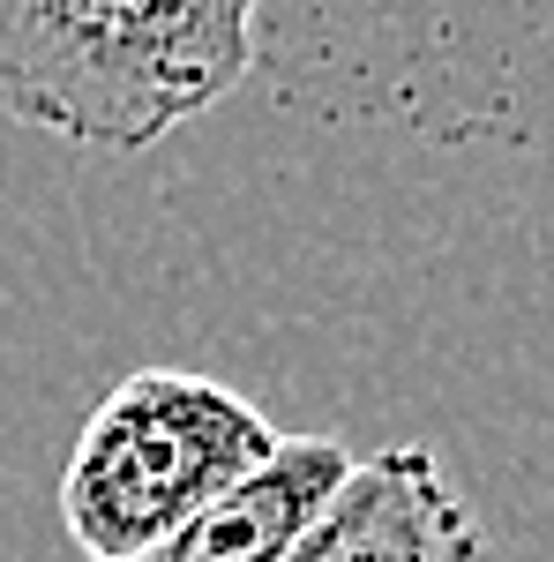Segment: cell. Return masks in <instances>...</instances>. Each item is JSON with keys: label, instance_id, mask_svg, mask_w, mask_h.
Returning <instances> with one entry per match:
<instances>
[{"label": "cell", "instance_id": "6da1fadb", "mask_svg": "<svg viewBox=\"0 0 554 562\" xmlns=\"http://www.w3.org/2000/svg\"><path fill=\"white\" fill-rule=\"evenodd\" d=\"M256 68V0H0V113L83 150H150Z\"/></svg>", "mask_w": 554, "mask_h": 562}, {"label": "cell", "instance_id": "277c9868", "mask_svg": "<svg viewBox=\"0 0 554 562\" xmlns=\"http://www.w3.org/2000/svg\"><path fill=\"white\" fill-rule=\"evenodd\" d=\"M352 465L360 458L338 435H285L240 487H225L211 510H195L172 540L128 562H285L307 540V525L338 503Z\"/></svg>", "mask_w": 554, "mask_h": 562}, {"label": "cell", "instance_id": "3957f363", "mask_svg": "<svg viewBox=\"0 0 554 562\" xmlns=\"http://www.w3.org/2000/svg\"><path fill=\"white\" fill-rule=\"evenodd\" d=\"M285 562H495V540L457 473L427 442H397L352 465L338 503L307 525Z\"/></svg>", "mask_w": 554, "mask_h": 562}, {"label": "cell", "instance_id": "7a4b0ae2", "mask_svg": "<svg viewBox=\"0 0 554 562\" xmlns=\"http://www.w3.org/2000/svg\"><path fill=\"white\" fill-rule=\"evenodd\" d=\"M278 442L285 435L240 390L188 368H135L98 397L68 450L60 525L90 562H128L240 487Z\"/></svg>", "mask_w": 554, "mask_h": 562}]
</instances>
